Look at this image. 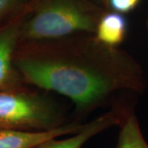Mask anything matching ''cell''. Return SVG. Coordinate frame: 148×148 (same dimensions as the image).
Wrapping results in <instances>:
<instances>
[{"mask_svg":"<svg viewBox=\"0 0 148 148\" xmlns=\"http://www.w3.org/2000/svg\"><path fill=\"white\" fill-rule=\"evenodd\" d=\"M127 32V21L124 14L107 10L103 13L94 32L96 39L109 46L119 47Z\"/></svg>","mask_w":148,"mask_h":148,"instance_id":"7","label":"cell"},{"mask_svg":"<svg viewBox=\"0 0 148 148\" xmlns=\"http://www.w3.org/2000/svg\"><path fill=\"white\" fill-rule=\"evenodd\" d=\"M67 123L63 109L47 95L21 86L0 90V130L42 132Z\"/></svg>","mask_w":148,"mask_h":148,"instance_id":"3","label":"cell"},{"mask_svg":"<svg viewBox=\"0 0 148 148\" xmlns=\"http://www.w3.org/2000/svg\"><path fill=\"white\" fill-rule=\"evenodd\" d=\"M141 0H107L106 8L108 10L126 14L133 11L140 3Z\"/></svg>","mask_w":148,"mask_h":148,"instance_id":"9","label":"cell"},{"mask_svg":"<svg viewBox=\"0 0 148 148\" xmlns=\"http://www.w3.org/2000/svg\"><path fill=\"white\" fill-rule=\"evenodd\" d=\"M147 32H148V19H147Z\"/></svg>","mask_w":148,"mask_h":148,"instance_id":"12","label":"cell"},{"mask_svg":"<svg viewBox=\"0 0 148 148\" xmlns=\"http://www.w3.org/2000/svg\"><path fill=\"white\" fill-rule=\"evenodd\" d=\"M22 8L10 22L0 28V90L20 87L23 82L15 65V54L21 41Z\"/></svg>","mask_w":148,"mask_h":148,"instance_id":"5","label":"cell"},{"mask_svg":"<svg viewBox=\"0 0 148 148\" xmlns=\"http://www.w3.org/2000/svg\"><path fill=\"white\" fill-rule=\"evenodd\" d=\"M106 10L95 0H28L22 8L20 43L94 34Z\"/></svg>","mask_w":148,"mask_h":148,"instance_id":"2","label":"cell"},{"mask_svg":"<svg viewBox=\"0 0 148 148\" xmlns=\"http://www.w3.org/2000/svg\"><path fill=\"white\" fill-rule=\"evenodd\" d=\"M15 65L23 82L67 97L81 115L116 92L143 94L147 89L141 64L94 34L20 43Z\"/></svg>","mask_w":148,"mask_h":148,"instance_id":"1","label":"cell"},{"mask_svg":"<svg viewBox=\"0 0 148 148\" xmlns=\"http://www.w3.org/2000/svg\"><path fill=\"white\" fill-rule=\"evenodd\" d=\"M84 126L85 123L73 121L53 130L42 132L0 130V148H35L48 139L79 132Z\"/></svg>","mask_w":148,"mask_h":148,"instance_id":"6","label":"cell"},{"mask_svg":"<svg viewBox=\"0 0 148 148\" xmlns=\"http://www.w3.org/2000/svg\"><path fill=\"white\" fill-rule=\"evenodd\" d=\"M28 0H0V21L6 16H13Z\"/></svg>","mask_w":148,"mask_h":148,"instance_id":"10","label":"cell"},{"mask_svg":"<svg viewBox=\"0 0 148 148\" xmlns=\"http://www.w3.org/2000/svg\"><path fill=\"white\" fill-rule=\"evenodd\" d=\"M134 111L132 106L125 103H116L103 114L92 121L85 123L79 132L71 134L69 138H53L40 143L35 148H82L90 139L114 126H120L128 115Z\"/></svg>","mask_w":148,"mask_h":148,"instance_id":"4","label":"cell"},{"mask_svg":"<svg viewBox=\"0 0 148 148\" xmlns=\"http://www.w3.org/2000/svg\"><path fill=\"white\" fill-rule=\"evenodd\" d=\"M95 1L97 3L101 4V5H102L104 8H106V3H107V0H95ZM106 9H107V8H106Z\"/></svg>","mask_w":148,"mask_h":148,"instance_id":"11","label":"cell"},{"mask_svg":"<svg viewBox=\"0 0 148 148\" xmlns=\"http://www.w3.org/2000/svg\"><path fill=\"white\" fill-rule=\"evenodd\" d=\"M119 127L116 148H148V143L143 136L134 111Z\"/></svg>","mask_w":148,"mask_h":148,"instance_id":"8","label":"cell"}]
</instances>
